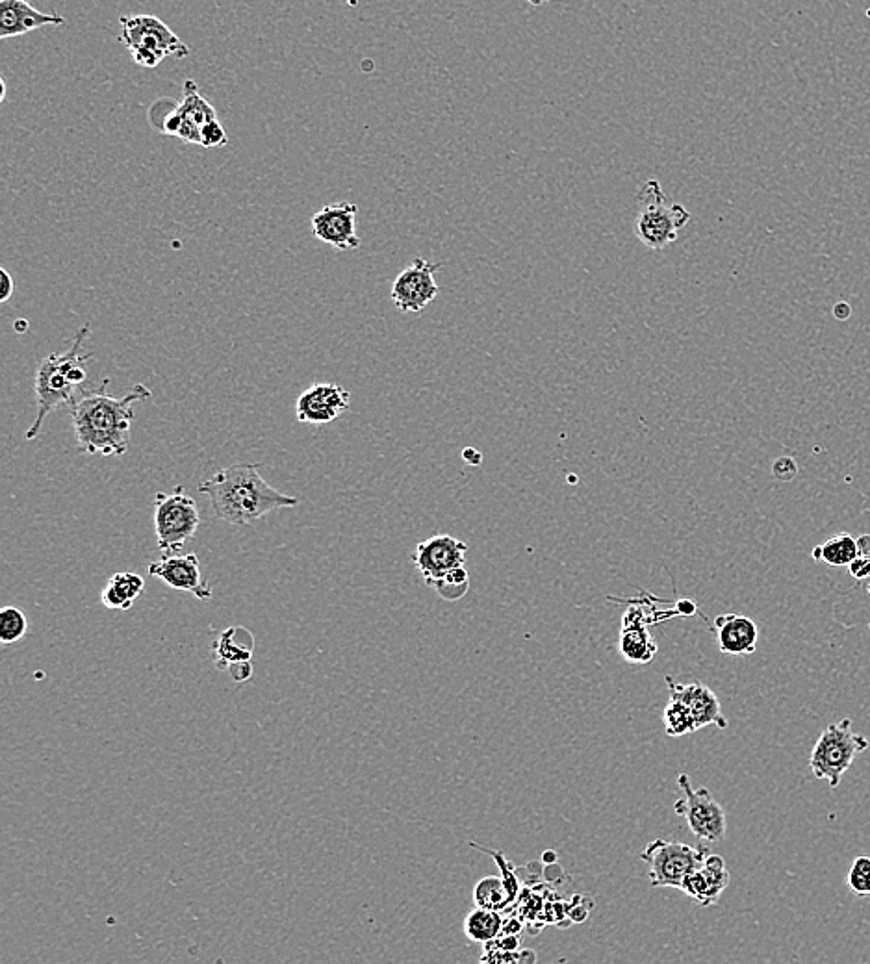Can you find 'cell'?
Here are the masks:
<instances>
[{
  "label": "cell",
  "instance_id": "obj_1",
  "mask_svg": "<svg viewBox=\"0 0 870 964\" xmlns=\"http://www.w3.org/2000/svg\"><path fill=\"white\" fill-rule=\"evenodd\" d=\"M104 379L95 390H84L69 405L77 444L84 453L95 457H123L130 444L132 423L136 419L134 403L147 401L153 392L145 384H136L125 397L108 394Z\"/></svg>",
  "mask_w": 870,
  "mask_h": 964
},
{
  "label": "cell",
  "instance_id": "obj_2",
  "mask_svg": "<svg viewBox=\"0 0 870 964\" xmlns=\"http://www.w3.org/2000/svg\"><path fill=\"white\" fill-rule=\"evenodd\" d=\"M262 464L240 462L219 470L212 479L199 484L219 520L231 525H249L279 508H294L299 499L273 488L260 473Z\"/></svg>",
  "mask_w": 870,
  "mask_h": 964
},
{
  "label": "cell",
  "instance_id": "obj_3",
  "mask_svg": "<svg viewBox=\"0 0 870 964\" xmlns=\"http://www.w3.org/2000/svg\"><path fill=\"white\" fill-rule=\"evenodd\" d=\"M90 334V325H82L75 334L73 345L65 353H52L41 360L36 371V399H38V414L34 423L26 431V440H34L41 431L45 418L56 410L58 406L73 405V401L82 394L88 382L86 364L93 358V353L82 355V345Z\"/></svg>",
  "mask_w": 870,
  "mask_h": 964
},
{
  "label": "cell",
  "instance_id": "obj_4",
  "mask_svg": "<svg viewBox=\"0 0 870 964\" xmlns=\"http://www.w3.org/2000/svg\"><path fill=\"white\" fill-rule=\"evenodd\" d=\"M639 214L635 219V232L644 247L650 251H663L678 240V232L691 221V212L681 204H668L661 182L650 178L637 195Z\"/></svg>",
  "mask_w": 870,
  "mask_h": 964
},
{
  "label": "cell",
  "instance_id": "obj_5",
  "mask_svg": "<svg viewBox=\"0 0 870 964\" xmlns=\"http://www.w3.org/2000/svg\"><path fill=\"white\" fill-rule=\"evenodd\" d=\"M869 746V738L854 731L850 718L830 723L811 749L809 768L817 779H824L830 787L837 788L852 762Z\"/></svg>",
  "mask_w": 870,
  "mask_h": 964
},
{
  "label": "cell",
  "instance_id": "obj_6",
  "mask_svg": "<svg viewBox=\"0 0 870 964\" xmlns=\"http://www.w3.org/2000/svg\"><path fill=\"white\" fill-rule=\"evenodd\" d=\"M119 41L130 51L134 64L153 69L169 56L186 58L188 45L154 15H128L121 17Z\"/></svg>",
  "mask_w": 870,
  "mask_h": 964
},
{
  "label": "cell",
  "instance_id": "obj_7",
  "mask_svg": "<svg viewBox=\"0 0 870 964\" xmlns=\"http://www.w3.org/2000/svg\"><path fill=\"white\" fill-rule=\"evenodd\" d=\"M201 523V512L193 497L177 486L173 494L154 497V531L162 555H177L192 540Z\"/></svg>",
  "mask_w": 870,
  "mask_h": 964
},
{
  "label": "cell",
  "instance_id": "obj_8",
  "mask_svg": "<svg viewBox=\"0 0 870 964\" xmlns=\"http://www.w3.org/2000/svg\"><path fill=\"white\" fill-rule=\"evenodd\" d=\"M709 855L707 848H692L685 842L657 838L640 853V859L650 868L653 887L679 888L685 877Z\"/></svg>",
  "mask_w": 870,
  "mask_h": 964
},
{
  "label": "cell",
  "instance_id": "obj_9",
  "mask_svg": "<svg viewBox=\"0 0 870 964\" xmlns=\"http://www.w3.org/2000/svg\"><path fill=\"white\" fill-rule=\"evenodd\" d=\"M678 785L685 798L676 801L674 811L685 816L692 835L705 842L722 840L728 829L726 812L715 800L711 790L692 787L691 777L687 774L679 775Z\"/></svg>",
  "mask_w": 870,
  "mask_h": 964
},
{
  "label": "cell",
  "instance_id": "obj_10",
  "mask_svg": "<svg viewBox=\"0 0 870 964\" xmlns=\"http://www.w3.org/2000/svg\"><path fill=\"white\" fill-rule=\"evenodd\" d=\"M442 264H433L425 258H416L397 275L390 297L403 314H420L438 297L436 271Z\"/></svg>",
  "mask_w": 870,
  "mask_h": 964
},
{
  "label": "cell",
  "instance_id": "obj_11",
  "mask_svg": "<svg viewBox=\"0 0 870 964\" xmlns=\"http://www.w3.org/2000/svg\"><path fill=\"white\" fill-rule=\"evenodd\" d=\"M468 544L449 534H435L420 542L414 551V566L420 571L425 583L433 586L451 571L464 568Z\"/></svg>",
  "mask_w": 870,
  "mask_h": 964
},
{
  "label": "cell",
  "instance_id": "obj_12",
  "mask_svg": "<svg viewBox=\"0 0 870 964\" xmlns=\"http://www.w3.org/2000/svg\"><path fill=\"white\" fill-rule=\"evenodd\" d=\"M357 214V204H327L310 219L312 234L316 240L323 241L338 251H357L360 247Z\"/></svg>",
  "mask_w": 870,
  "mask_h": 964
},
{
  "label": "cell",
  "instance_id": "obj_13",
  "mask_svg": "<svg viewBox=\"0 0 870 964\" xmlns=\"http://www.w3.org/2000/svg\"><path fill=\"white\" fill-rule=\"evenodd\" d=\"M351 405V394L344 386L316 382L295 401V418L308 425H327L340 418Z\"/></svg>",
  "mask_w": 870,
  "mask_h": 964
},
{
  "label": "cell",
  "instance_id": "obj_14",
  "mask_svg": "<svg viewBox=\"0 0 870 964\" xmlns=\"http://www.w3.org/2000/svg\"><path fill=\"white\" fill-rule=\"evenodd\" d=\"M149 575L160 579L167 586L188 592L199 601H208L212 597V588L205 583L199 557L195 553L190 555H162V559L149 564Z\"/></svg>",
  "mask_w": 870,
  "mask_h": 964
},
{
  "label": "cell",
  "instance_id": "obj_15",
  "mask_svg": "<svg viewBox=\"0 0 870 964\" xmlns=\"http://www.w3.org/2000/svg\"><path fill=\"white\" fill-rule=\"evenodd\" d=\"M731 874L720 855H707L702 863L685 877L681 890L698 901L702 907L715 905L722 892L730 885Z\"/></svg>",
  "mask_w": 870,
  "mask_h": 964
},
{
  "label": "cell",
  "instance_id": "obj_16",
  "mask_svg": "<svg viewBox=\"0 0 870 964\" xmlns=\"http://www.w3.org/2000/svg\"><path fill=\"white\" fill-rule=\"evenodd\" d=\"M65 25L58 13L39 12L30 0H0V38L25 36L43 26Z\"/></svg>",
  "mask_w": 870,
  "mask_h": 964
},
{
  "label": "cell",
  "instance_id": "obj_17",
  "mask_svg": "<svg viewBox=\"0 0 870 964\" xmlns=\"http://www.w3.org/2000/svg\"><path fill=\"white\" fill-rule=\"evenodd\" d=\"M666 686L670 690L672 698H678L691 709L692 716L696 720V727L704 729L709 725H717L718 729H726L728 720L722 714V707L718 701L717 694L702 683H689V685H679L666 677Z\"/></svg>",
  "mask_w": 870,
  "mask_h": 964
},
{
  "label": "cell",
  "instance_id": "obj_18",
  "mask_svg": "<svg viewBox=\"0 0 870 964\" xmlns=\"http://www.w3.org/2000/svg\"><path fill=\"white\" fill-rule=\"evenodd\" d=\"M715 633L720 653L730 657L752 655L759 642L757 623L743 614H722L715 620Z\"/></svg>",
  "mask_w": 870,
  "mask_h": 964
},
{
  "label": "cell",
  "instance_id": "obj_19",
  "mask_svg": "<svg viewBox=\"0 0 870 964\" xmlns=\"http://www.w3.org/2000/svg\"><path fill=\"white\" fill-rule=\"evenodd\" d=\"M618 649L627 662L648 664L657 653V644L644 623L624 622L620 640H618Z\"/></svg>",
  "mask_w": 870,
  "mask_h": 964
},
{
  "label": "cell",
  "instance_id": "obj_20",
  "mask_svg": "<svg viewBox=\"0 0 870 964\" xmlns=\"http://www.w3.org/2000/svg\"><path fill=\"white\" fill-rule=\"evenodd\" d=\"M143 588H145V581L138 573H128V571L116 573L104 586L101 601L106 609L128 610L141 596Z\"/></svg>",
  "mask_w": 870,
  "mask_h": 964
},
{
  "label": "cell",
  "instance_id": "obj_21",
  "mask_svg": "<svg viewBox=\"0 0 870 964\" xmlns=\"http://www.w3.org/2000/svg\"><path fill=\"white\" fill-rule=\"evenodd\" d=\"M858 555V538H854L852 534L848 533L835 534L830 540H826L824 544H820L811 551L813 560L824 562V564L833 566V568L850 566V562L856 559Z\"/></svg>",
  "mask_w": 870,
  "mask_h": 964
},
{
  "label": "cell",
  "instance_id": "obj_22",
  "mask_svg": "<svg viewBox=\"0 0 870 964\" xmlns=\"http://www.w3.org/2000/svg\"><path fill=\"white\" fill-rule=\"evenodd\" d=\"M501 929H503V916L498 911L475 907L464 920V935L472 942H479V944L494 942L501 935Z\"/></svg>",
  "mask_w": 870,
  "mask_h": 964
},
{
  "label": "cell",
  "instance_id": "obj_23",
  "mask_svg": "<svg viewBox=\"0 0 870 964\" xmlns=\"http://www.w3.org/2000/svg\"><path fill=\"white\" fill-rule=\"evenodd\" d=\"M474 901L475 907L488 909V911H498V913L509 909V905L514 903L503 877L498 876L483 877L475 885Z\"/></svg>",
  "mask_w": 870,
  "mask_h": 964
},
{
  "label": "cell",
  "instance_id": "obj_24",
  "mask_svg": "<svg viewBox=\"0 0 870 964\" xmlns=\"http://www.w3.org/2000/svg\"><path fill=\"white\" fill-rule=\"evenodd\" d=\"M238 627H229L223 635L219 636L216 642V657H218L219 670H229L231 664L236 662H247L253 657V636L247 638L245 642L236 640Z\"/></svg>",
  "mask_w": 870,
  "mask_h": 964
},
{
  "label": "cell",
  "instance_id": "obj_25",
  "mask_svg": "<svg viewBox=\"0 0 870 964\" xmlns=\"http://www.w3.org/2000/svg\"><path fill=\"white\" fill-rule=\"evenodd\" d=\"M180 110L188 121H192L193 125H197L201 130L210 121L218 119L214 106L201 97L197 84L192 80L184 82V97L180 101Z\"/></svg>",
  "mask_w": 870,
  "mask_h": 964
},
{
  "label": "cell",
  "instance_id": "obj_26",
  "mask_svg": "<svg viewBox=\"0 0 870 964\" xmlns=\"http://www.w3.org/2000/svg\"><path fill=\"white\" fill-rule=\"evenodd\" d=\"M663 723L668 736H685L698 731L691 709L681 699L672 698V696L668 699V705L663 712Z\"/></svg>",
  "mask_w": 870,
  "mask_h": 964
},
{
  "label": "cell",
  "instance_id": "obj_27",
  "mask_svg": "<svg viewBox=\"0 0 870 964\" xmlns=\"http://www.w3.org/2000/svg\"><path fill=\"white\" fill-rule=\"evenodd\" d=\"M28 631V620L25 614L15 607H4L0 610V642L15 644L23 640Z\"/></svg>",
  "mask_w": 870,
  "mask_h": 964
},
{
  "label": "cell",
  "instance_id": "obj_28",
  "mask_svg": "<svg viewBox=\"0 0 870 964\" xmlns=\"http://www.w3.org/2000/svg\"><path fill=\"white\" fill-rule=\"evenodd\" d=\"M431 588H435L436 594L446 601H459L470 590V575L466 568H457L444 579L436 581Z\"/></svg>",
  "mask_w": 870,
  "mask_h": 964
},
{
  "label": "cell",
  "instance_id": "obj_29",
  "mask_svg": "<svg viewBox=\"0 0 870 964\" xmlns=\"http://www.w3.org/2000/svg\"><path fill=\"white\" fill-rule=\"evenodd\" d=\"M846 883L854 894L870 896V857L854 859Z\"/></svg>",
  "mask_w": 870,
  "mask_h": 964
},
{
  "label": "cell",
  "instance_id": "obj_30",
  "mask_svg": "<svg viewBox=\"0 0 870 964\" xmlns=\"http://www.w3.org/2000/svg\"><path fill=\"white\" fill-rule=\"evenodd\" d=\"M229 143V136H227V130L223 128V125L219 123L218 119L210 121L208 125L203 127L201 130V147L205 149H218V147H223Z\"/></svg>",
  "mask_w": 870,
  "mask_h": 964
},
{
  "label": "cell",
  "instance_id": "obj_31",
  "mask_svg": "<svg viewBox=\"0 0 870 964\" xmlns=\"http://www.w3.org/2000/svg\"><path fill=\"white\" fill-rule=\"evenodd\" d=\"M772 473L774 477L781 482H791L796 479V473H798V464L794 462V458L791 457H781L772 464Z\"/></svg>",
  "mask_w": 870,
  "mask_h": 964
},
{
  "label": "cell",
  "instance_id": "obj_32",
  "mask_svg": "<svg viewBox=\"0 0 870 964\" xmlns=\"http://www.w3.org/2000/svg\"><path fill=\"white\" fill-rule=\"evenodd\" d=\"M848 570H850V575H852L856 581H865V579H869L870 555H858L856 559L850 562Z\"/></svg>",
  "mask_w": 870,
  "mask_h": 964
},
{
  "label": "cell",
  "instance_id": "obj_33",
  "mask_svg": "<svg viewBox=\"0 0 870 964\" xmlns=\"http://www.w3.org/2000/svg\"><path fill=\"white\" fill-rule=\"evenodd\" d=\"M229 672H231L232 679H234V681L244 683V681H247V679L253 675V666H251V660L231 664V666H229Z\"/></svg>",
  "mask_w": 870,
  "mask_h": 964
},
{
  "label": "cell",
  "instance_id": "obj_34",
  "mask_svg": "<svg viewBox=\"0 0 870 964\" xmlns=\"http://www.w3.org/2000/svg\"><path fill=\"white\" fill-rule=\"evenodd\" d=\"M0 279H2V284H0V301L6 303V301H10V297H12L13 292H15V282H13L10 273H8L4 267L0 269Z\"/></svg>",
  "mask_w": 870,
  "mask_h": 964
},
{
  "label": "cell",
  "instance_id": "obj_35",
  "mask_svg": "<svg viewBox=\"0 0 870 964\" xmlns=\"http://www.w3.org/2000/svg\"><path fill=\"white\" fill-rule=\"evenodd\" d=\"M462 458H464L468 464H472V466H479V464L483 462V455H481L477 449H474V447H466V449L462 451Z\"/></svg>",
  "mask_w": 870,
  "mask_h": 964
},
{
  "label": "cell",
  "instance_id": "obj_36",
  "mask_svg": "<svg viewBox=\"0 0 870 964\" xmlns=\"http://www.w3.org/2000/svg\"><path fill=\"white\" fill-rule=\"evenodd\" d=\"M833 316H835V319L846 321V319L852 316V306L848 305V303H845V301L837 303V305L833 306Z\"/></svg>",
  "mask_w": 870,
  "mask_h": 964
},
{
  "label": "cell",
  "instance_id": "obj_37",
  "mask_svg": "<svg viewBox=\"0 0 870 964\" xmlns=\"http://www.w3.org/2000/svg\"><path fill=\"white\" fill-rule=\"evenodd\" d=\"M676 607L681 610V614H687V616H691V614L696 612V605H694L692 601H679Z\"/></svg>",
  "mask_w": 870,
  "mask_h": 964
},
{
  "label": "cell",
  "instance_id": "obj_38",
  "mask_svg": "<svg viewBox=\"0 0 870 964\" xmlns=\"http://www.w3.org/2000/svg\"><path fill=\"white\" fill-rule=\"evenodd\" d=\"M4 99H6V82L4 78H0V102H4Z\"/></svg>",
  "mask_w": 870,
  "mask_h": 964
},
{
  "label": "cell",
  "instance_id": "obj_39",
  "mask_svg": "<svg viewBox=\"0 0 870 964\" xmlns=\"http://www.w3.org/2000/svg\"><path fill=\"white\" fill-rule=\"evenodd\" d=\"M25 327L26 321H19V323H17V330H19V332H25Z\"/></svg>",
  "mask_w": 870,
  "mask_h": 964
},
{
  "label": "cell",
  "instance_id": "obj_40",
  "mask_svg": "<svg viewBox=\"0 0 870 964\" xmlns=\"http://www.w3.org/2000/svg\"><path fill=\"white\" fill-rule=\"evenodd\" d=\"M529 2L535 4V6H540V4H546V2H551V0H529Z\"/></svg>",
  "mask_w": 870,
  "mask_h": 964
},
{
  "label": "cell",
  "instance_id": "obj_41",
  "mask_svg": "<svg viewBox=\"0 0 870 964\" xmlns=\"http://www.w3.org/2000/svg\"><path fill=\"white\" fill-rule=\"evenodd\" d=\"M867 592H869V596H870V584H869V588H867Z\"/></svg>",
  "mask_w": 870,
  "mask_h": 964
}]
</instances>
